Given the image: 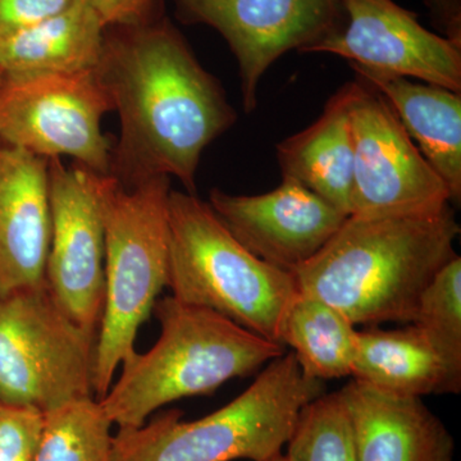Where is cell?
Wrapping results in <instances>:
<instances>
[{
	"instance_id": "6da1fadb",
	"label": "cell",
	"mask_w": 461,
	"mask_h": 461,
	"mask_svg": "<svg viewBox=\"0 0 461 461\" xmlns=\"http://www.w3.org/2000/svg\"><path fill=\"white\" fill-rule=\"evenodd\" d=\"M94 72L121 120L109 175L124 186L173 176L195 194L203 151L238 114L171 21L153 7L107 27Z\"/></svg>"
},
{
	"instance_id": "7a4b0ae2",
	"label": "cell",
	"mask_w": 461,
	"mask_h": 461,
	"mask_svg": "<svg viewBox=\"0 0 461 461\" xmlns=\"http://www.w3.org/2000/svg\"><path fill=\"white\" fill-rule=\"evenodd\" d=\"M453 206L402 218L348 215L317 256L293 273L297 291L318 297L357 324L412 323L421 294L456 257Z\"/></svg>"
},
{
	"instance_id": "3957f363",
	"label": "cell",
	"mask_w": 461,
	"mask_h": 461,
	"mask_svg": "<svg viewBox=\"0 0 461 461\" xmlns=\"http://www.w3.org/2000/svg\"><path fill=\"white\" fill-rule=\"evenodd\" d=\"M153 312L160 323L156 345L126 360L117 382L99 400L118 429H138L163 406L209 395L285 354L277 342L173 296L157 300Z\"/></svg>"
},
{
	"instance_id": "277c9868",
	"label": "cell",
	"mask_w": 461,
	"mask_h": 461,
	"mask_svg": "<svg viewBox=\"0 0 461 461\" xmlns=\"http://www.w3.org/2000/svg\"><path fill=\"white\" fill-rule=\"evenodd\" d=\"M324 393L295 355L276 357L241 395L198 420L160 412L138 429H118L112 461H268L282 454L303 409Z\"/></svg>"
},
{
	"instance_id": "5b68a950",
	"label": "cell",
	"mask_w": 461,
	"mask_h": 461,
	"mask_svg": "<svg viewBox=\"0 0 461 461\" xmlns=\"http://www.w3.org/2000/svg\"><path fill=\"white\" fill-rule=\"evenodd\" d=\"M171 177L124 186L102 176L105 295L96 339L94 391L102 400L115 371L136 353L139 330L150 317L168 275Z\"/></svg>"
},
{
	"instance_id": "8992f818",
	"label": "cell",
	"mask_w": 461,
	"mask_h": 461,
	"mask_svg": "<svg viewBox=\"0 0 461 461\" xmlns=\"http://www.w3.org/2000/svg\"><path fill=\"white\" fill-rule=\"evenodd\" d=\"M167 287L178 302L213 311L280 345L282 321L297 294L293 273L242 247L209 203L173 190Z\"/></svg>"
},
{
	"instance_id": "52a82bcc",
	"label": "cell",
	"mask_w": 461,
	"mask_h": 461,
	"mask_svg": "<svg viewBox=\"0 0 461 461\" xmlns=\"http://www.w3.org/2000/svg\"><path fill=\"white\" fill-rule=\"evenodd\" d=\"M96 339L60 309L47 282L0 297V403L45 414L95 397Z\"/></svg>"
},
{
	"instance_id": "ba28073f",
	"label": "cell",
	"mask_w": 461,
	"mask_h": 461,
	"mask_svg": "<svg viewBox=\"0 0 461 461\" xmlns=\"http://www.w3.org/2000/svg\"><path fill=\"white\" fill-rule=\"evenodd\" d=\"M113 111L95 72L5 78L0 87V141L35 156L71 157L109 175L112 148L102 131Z\"/></svg>"
},
{
	"instance_id": "9c48e42d",
	"label": "cell",
	"mask_w": 461,
	"mask_h": 461,
	"mask_svg": "<svg viewBox=\"0 0 461 461\" xmlns=\"http://www.w3.org/2000/svg\"><path fill=\"white\" fill-rule=\"evenodd\" d=\"M354 83L350 215L420 217L450 206V191L403 130L386 99L360 78Z\"/></svg>"
},
{
	"instance_id": "30bf717a",
	"label": "cell",
	"mask_w": 461,
	"mask_h": 461,
	"mask_svg": "<svg viewBox=\"0 0 461 461\" xmlns=\"http://www.w3.org/2000/svg\"><path fill=\"white\" fill-rule=\"evenodd\" d=\"M185 23L213 27L239 65L242 105L256 111L267 69L291 50L312 53L341 32V0H172Z\"/></svg>"
},
{
	"instance_id": "8fae6325",
	"label": "cell",
	"mask_w": 461,
	"mask_h": 461,
	"mask_svg": "<svg viewBox=\"0 0 461 461\" xmlns=\"http://www.w3.org/2000/svg\"><path fill=\"white\" fill-rule=\"evenodd\" d=\"M50 244L45 282L78 326L99 332L105 295L102 176L50 159Z\"/></svg>"
},
{
	"instance_id": "7c38bea8",
	"label": "cell",
	"mask_w": 461,
	"mask_h": 461,
	"mask_svg": "<svg viewBox=\"0 0 461 461\" xmlns=\"http://www.w3.org/2000/svg\"><path fill=\"white\" fill-rule=\"evenodd\" d=\"M341 32L312 53L335 54L353 68L414 78L461 93V44L420 25L393 0H341Z\"/></svg>"
},
{
	"instance_id": "4fadbf2b",
	"label": "cell",
	"mask_w": 461,
	"mask_h": 461,
	"mask_svg": "<svg viewBox=\"0 0 461 461\" xmlns=\"http://www.w3.org/2000/svg\"><path fill=\"white\" fill-rule=\"evenodd\" d=\"M209 205L242 247L288 273L317 256L348 217L290 178L259 195L213 189Z\"/></svg>"
},
{
	"instance_id": "5bb4252c",
	"label": "cell",
	"mask_w": 461,
	"mask_h": 461,
	"mask_svg": "<svg viewBox=\"0 0 461 461\" xmlns=\"http://www.w3.org/2000/svg\"><path fill=\"white\" fill-rule=\"evenodd\" d=\"M50 159L0 145V297L45 282Z\"/></svg>"
},
{
	"instance_id": "9a60e30c",
	"label": "cell",
	"mask_w": 461,
	"mask_h": 461,
	"mask_svg": "<svg viewBox=\"0 0 461 461\" xmlns=\"http://www.w3.org/2000/svg\"><path fill=\"white\" fill-rule=\"evenodd\" d=\"M357 461H454L455 441L421 397L348 382L339 391Z\"/></svg>"
},
{
	"instance_id": "2e32d148",
	"label": "cell",
	"mask_w": 461,
	"mask_h": 461,
	"mask_svg": "<svg viewBox=\"0 0 461 461\" xmlns=\"http://www.w3.org/2000/svg\"><path fill=\"white\" fill-rule=\"evenodd\" d=\"M357 78L378 91L395 112L427 162L461 200V93L403 76L354 68Z\"/></svg>"
},
{
	"instance_id": "e0dca14e",
	"label": "cell",
	"mask_w": 461,
	"mask_h": 461,
	"mask_svg": "<svg viewBox=\"0 0 461 461\" xmlns=\"http://www.w3.org/2000/svg\"><path fill=\"white\" fill-rule=\"evenodd\" d=\"M354 84H345L313 124L276 148L282 178L303 185L348 215L353 194L350 105Z\"/></svg>"
},
{
	"instance_id": "ac0fdd59",
	"label": "cell",
	"mask_w": 461,
	"mask_h": 461,
	"mask_svg": "<svg viewBox=\"0 0 461 461\" xmlns=\"http://www.w3.org/2000/svg\"><path fill=\"white\" fill-rule=\"evenodd\" d=\"M351 377L396 395L423 397L461 390V371L412 323L402 330H357Z\"/></svg>"
},
{
	"instance_id": "d6986e66",
	"label": "cell",
	"mask_w": 461,
	"mask_h": 461,
	"mask_svg": "<svg viewBox=\"0 0 461 461\" xmlns=\"http://www.w3.org/2000/svg\"><path fill=\"white\" fill-rule=\"evenodd\" d=\"M105 29L90 0L0 41L5 78L80 74L98 65Z\"/></svg>"
},
{
	"instance_id": "ffe728a7",
	"label": "cell",
	"mask_w": 461,
	"mask_h": 461,
	"mask_svg": "<svg viewBox=\"0 0 461 461\" xmlns=\"http://www.w3.org/2000/svg\"><path fill=\"white\" fill-rule=\"evenodd\" d=\"M357 336L355 324L342 312L297 291L282 321L280 342L291 348L308 377L324 382L351 377Z\"/></svg>"
},
{
	"instance_id": "44dd1931",
	"label": "cell",
	"mask_w": 461,
	"mask_h": 461,
	"mask_svg": "<svg viewBox=\"0 0 461 461\" xmlns=\"http://www.w3.org/2000/svg\"><path fill=\"white\" fill-rule=\"evenodd\" d=\"M112 427L95 397L45 412L38 461H112Z\"/></svg>"
},
{
	"instance_id": "7402d4cb",
	"label": "cell",
	"mask_w": 461,
	"mask_h": 461,
	"mask_svg": "<svg viewBox=\"0 0 461 461\" xmlns=\"http://www.w3.org/2000/svg\"><path fill=\"white\" fill-rule=\"evenodd\" d=\"M286 446L288 461H357L339 391L323 393L303 409Z\"/></svg>"
},
{
	"instance_id": "603a6c76",
	"label": "cell",
	"mask_w": 461,
	"mask_h": 461,
	"mask_svg": "<svg viewBox=\"0 0 461 461\" xmlns=\"http://www.w3.org/2000/svg\"><path fill=\"white\" fill-rule=\"evenodd\" d=\"M412 324L461 371V258L446 263L421 294Z\"/></svg>"
},
{
	"instance_id": "cb8c5ba5",
	"label": "cell",
	"mask_w": 461,
	"mask_h": 461,
	"mask_svg": "<svg viewBox=\"0 0 461 461\" xmlns=\"http://www.w3.org/2000/svg\"><path fill=\"white\" fill-rule=\"evenodd\" d=\"M44 414L0 403V461H38Z\"/></svg>"
},
{
	"instance_id": "d4e9b609",
	"label": "cell",
	"mask_w": 461,
	"mask_h": 461,
	"mask_svg": "<svg viewBox=\"0 0 461 461\" xmlns=\"http://www.w3.org/2000/svg\"><path fill=\"white\" fill-rule=\"evenodd\" d=\"M81 0H0V41L58 16Z\"/></svg>"
},
{
	"instance_id": "484cf974",
	"label": "cell",
	"mask_w": 461,
	"mask_h": 461,
	"mask_svg": "<svg viewBox=\"0 0 461 461\" xmlns=\"http://www.w3.org/2000/svg\"><path fill=\"white\" fill-rule=\"evenodd\" d=\"M105 27L126 25L147 16L156 0H90Z\"/></svg>"
},
{
	"instance_id": "4316f807",
	"label": "cell",
	"mask_w": 461,
	"mask_h": 461,
	"mask_svg": "<svg viewBox=\"0 0 461 461\" xmlns=\"http://www.w3.org/2000/svg\"><path fill=\"white\" fill-rule=\"evenodd\" d=\"M433 23L446 38L461 44V0H426Z\"/></svg>"
},
{
	"instance_id": "83f0119b",
	"label": "cell",
	"mask_w": 461,
	"mask_h": 461,
	"mask_svg": "<svg viewBox=\"0 0 461 461\" xmlns=\"http://www.w3.org/2000/svg\"><path fill=\"white\" fill-rule=\"evenodd\" d=\"M268 461H288L286 455L281 454L278 456L273 457V459Z\"/></svg>"
},
{
	"instance_id": "f1b7e54d",
	"label": "cell",
	"mask_w": 461,
	"mask_h": 461,
	"mask_svg": "<svg viewBox=\"0 0 461 461\" xmlns=\"http://www.w3.org/2000/svg\"><path fill=\"white\" fill-rule=\"evenodd\" d=\"M3 83H5V75H3L2 69H0V87H2Z\"/></svg>"
}]
</instances>
